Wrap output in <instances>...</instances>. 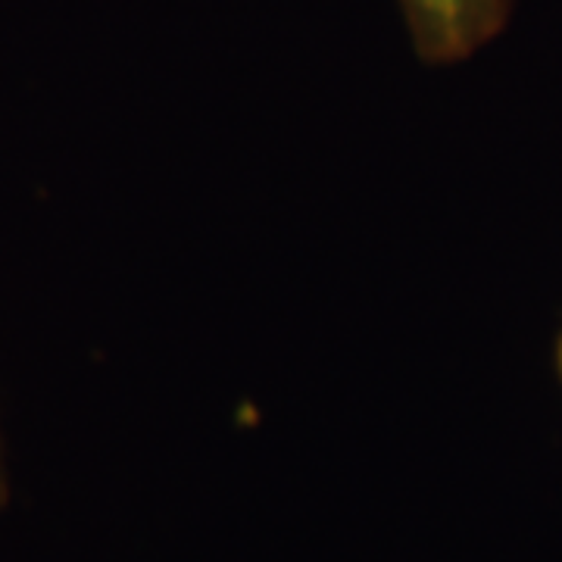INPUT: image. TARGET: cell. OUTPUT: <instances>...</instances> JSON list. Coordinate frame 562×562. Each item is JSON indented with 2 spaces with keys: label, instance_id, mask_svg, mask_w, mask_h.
Instances as JSON below:
<instances>
[{
  "label": "cell",
  "instance_id": "obj_1",
  "mask_svg": "<svg viewBox=\"0 0 562 562\" xmlns=\"http://www.w3.org/2000/svg\"><path fill=\"white\" fill-rule=\"evenodd\" d=\"M413 50L425 66H457L501 35L513 0H397Z\"/></svg>",
  "mask_w": 562,
  "mask_h": 562
},
{
  "label": "cell",
  "instance_id": "obj_2",
  "mask_svg": "<svg viewBox=\"0 0 562 562\" xmlns=\"http://www.w3.org/2000/svg\"><path fill=\"white\" fill-rule=\"evenodd\" d=\"M557 375H560V382H562V331H560V338H557Z\"/></svg>",
  "mask_w": 562,
  "mask_h": 562
}]
</instances>
